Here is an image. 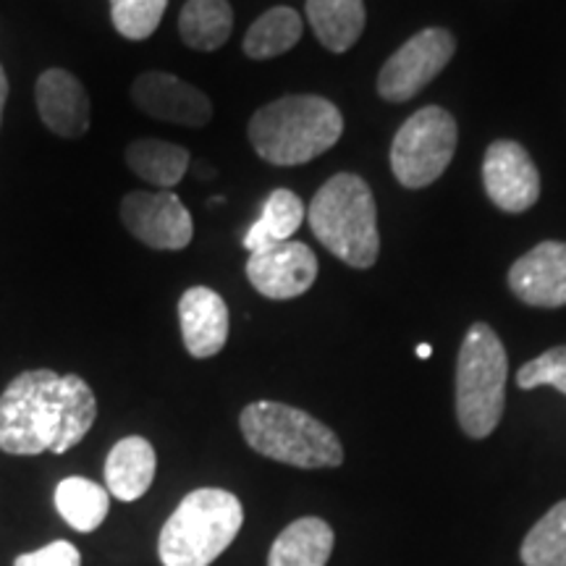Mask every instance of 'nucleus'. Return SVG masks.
I'll return each mask as SVG.
<instances>
[{
	"label": "nucleus",
	"instance_id": "nucleus-10",
	"mask_svg": "<svg viewBox=\"0 0 566 566\" xmlns=\"http://www.w3.org/2000/svg\"><path fill=\"white\" fill-rule=\"evenodd\" d=\"M247 279L268 300H296L315 286L317 258L304 242H281L250 252Z\"/></svg>",
	"mask_w": 566,
	"mask_h": 566
},
{
	"label": "nucleus",
	"instance_id": "nucleus-25",
	"mask_svg": "<svg viewBox=\"0 0 566 566\" xmlns=\"http://www.w3.org/2000/svg\"><path fill=\"white\" fill-rule=\"evenodd\" d=\"M168 0H111V19L126 40H147L160 27Z\"/></svg>",
	"mask_w": 566,
	"mask_h": 566
},
{
	"label": "nucleus",
	"instance_id": "nucleus-2",
	"mask_svg": "<svg viewBox=\"0 0 566 566\" xmlns=\"http://www.w3.org/2000/svg\"><path fill=\"white\" fill-rule=\"evenodd\" d=\"M247 134L263 160L273 166H302L342 139L344 116L321 95H289L254 113Z\"/></svg>",
	"mask_w": 566,
	"mask_h": 566
},
{
	"label": "nucleus",
	"instance_id": "nucleus-18",
	"mask_svg": "<svg viewBox=\"0 0 566 566\" xmlns=\"http://www.w3.org/2000/svg\"><path fill=\"white\" fill-rule=\"evenodd\" d=\"M126 166L139 176L142 181L153 184L160 192H171L189 168V150L166 139H134L126 147Z\"/></svg>",
	"mask_w": 566,
	"mask_h": 566
},
{
	"label": "nucleus",
	"instance_id": "nucleus-19",
	"mask_svg": "<svg viewBox=\"0 0 566 566\" xmlns=\"http://www.w3.org/2000/svg\"><path fill=\"white\" fill-rule=\"evenodd\" d=\"M307 21L323 48L346 53L365 32L363 0H307Z\"/></svg>",
	"mask_w": 566,
	"mask_h": 566
},
{
	"label": "nucleus",
	"instance_id": "nucleus-28",
	"mask_svg": "<svg viewBox=\"0 0 566 566\" xmlns=\"http://www.w3.org/2000/svg\"><path fill=\"white\" fill-rule=\"evenodd\" d=\"M9 101V76H6L3 66H0V124H3V108Z\"/></svg>",
	"mask_w": 566,
	"mask_h": 566
},
{
	"label": "nucleus",
	"instance_id": "nucleus-5",
	"mask_svg": "<svg viewBox=\"0 0 566 566\" xmlns=\"http://www.w3.org/2000/svg\"><path fill=\"white\" fill-rule=\"evenodd\" d=\"M239 424L244 441L273 462L302 470H321L344 462L342 441L334 430L296 407L281 401H254L244 407Z\"/></svg>",
	"mask_w": 566,
	"mask_h": 566
},
{
	"label": "nucleus",
	"instance_id": "nucleus-29",
	"mask_svg": "<svg viewBox=\"0 0 566 566\" xmlns=\"http://www.w3.org/2000/svg\"><path fill=\"white\" fill-rule=\"evenodd\" d=\"M417 357L428 359V357H430V344H422V346H417Z\"/></svg>",
	"mask_w": 566,
	"mask_h": 566
},
{
	"label": "nucleus",
	"instance_id": "nucleus-1",
	"mask_svg": "<svg viewBox=\"0 0 566 566\" xmlns=\"http://www.w3.org/2000/svg\"><path fill=\"white\" fill-rule=\"evenodd\" d=\"M97 420V399L80 375L27 370L0 396V451L38 457L66 454Z\"/></svg>",
	"mask_w": 566,
	"mask_h": 566
},
{
	"label": "nucleus",
	"instance_id": "nucleus-4",
	"mask_svg": "<svg viewBox=\"0 0 566 566\" xmlns=\"http://www.w3.org/2000/svg\"><path fill=\"white\" fill-rule=\"evenodd\" d=\"M244 525V509L223 488H197L160 530L163 566H210Z\"/></svg>",
	"mask_w": 566,
	"mask_h": 566
},
{
	"label": "nucleus",
	"instance_id": "nucleus-6",
	"mask_svg": "<svg viewBox=\"0 0 566 566\" xmlns=\"http://www.w3.org/2000/svg\"><path fill=\"white\" fill-rule=\"evenodd\" d=\"M506 373V349L495 331L485 323L472 325L457 357V420L470 438H488L499 428Z\"/></svg>",
	"mask_w": 566,
	"mask_h": 566
},
{
	"label": "nucleus",
	"instance_id": "nucleus-3",
	"mask_svg": "<svg viewBox=\"0 0 566 566\" xmlns=\"http://www.w3.org/2000/svg\"><path fill=\"white\" fill-rule=\"evenodd\" d=\"M307 221L317 242L342 263L359 271L375 265L380 252L378 212L365 179L336 174L325 181L310 202Z\"/></svg>",
	"mask_w": 566,
	"mask_h": 566
},
{
	"label": "nucleus",
	"instance_id": "nucleus-7",
	"mask_svg": "<svg viewBox=\"0 0 566 566\" xmlns=\"http://www.w3.org/2000/svg\"><path fill=\"white\" fill-rule=\"evenodd\" d=\"M459 129L454 116L438 105L420 108L396 132L391 171L407 189H424L441 179L457 153Z\"/></svg>",
	"mask_w": 566,
	"mask_h": 566
},
{
	"label": "nucleus",
	"instance_id": "nucleus-13",
	"mask_svg": "<svg viewBox=\"0 0 566 566\" xmlns=\"http://www.w3.org/2000/svg\"><path fill=\"white\" fill-rule=\"evenodd\" d=\"M509 286L530 307H566V242H543L509 271Z\"/></svg>",
	"mask_w": 566,
	"mask_h": 566
},
{
	"label": "nucleus",
	"instance_id": "nucleus-16",
	"mask_svg": "<svg viewBox=\"0 0 566 566\" xmlns=\"http://www.w3.org/2000/svg\"><path fill=\"white\" fill-rule=\"evenodd\" d=\"M155 470H158V457H155L153 443L147 438H122L105 459V485L118 501L132 504L150 491Z\"/></svg>",
	"mask_w": 566,
	"mask_h": 566
},
{
	"label": "nucleus",
	"instance_id": "nucleus-20",
	"mask_svg": "<svg viewBox=\"0 0 566 566\" xmlns=\"http://www.w3.org/2000/svg\"><path fill=\"white\" fill-rule=\"evenodd\" d=\"M304 218H307V208H304L300 195H294L292 189H273L268 195L260 218L244 233V250L258 252L271 244L292 242V237L300 231Z\"/></svg>",
	"mask_w": 566,
	"mask_h": 566
},
{
	"label": "nucleus",
	"instance_id": "nucleus-8",
	"mask_svg": "<svg viewBox=\"0 0 566 566\" xmlns=\"http://www.w3.org/2000/svg\"><path fill=\"white\" fill-rule=\"evenodd\" d=\"M457 40L449 30L417 32L396 51L378 74V95L388 103H407L428 87L454 59Z\"/></svg>",
	"mask_w": 566,
	"mask_h": 566
},
{
	"label": "nucleus",
	"instance_id": "nucleus-24",
	"mask_svg": "<svg viewBox=\"0 0 566 566\" xmlns=\"http://www.w3.org/2000/svg\"><path fill=\"white\" fill-rule=\"evenodd\" d=\"M520 556L525 566H566V501L530 530Z\"/></svg>",
	"mask_w": 566,
	"mask_h": 566
},
{
	"label": "nucleus",
	"instance_id": "nucleus-21",
	"mask_svg": "<svg viewBox=\"0 0 566 566\" xmlns=\"http://www.w3.org/2000/svg\"><path fill=\"white\" fill-rule=\"evenodd\" d=\"M233 30L229 0H187L179 13V34L184 45L210 53L226 45Z\"/></svg>",
	"mask_w": 566,
	"mask_h": 566
},
{
	"label": "nucleus",
	"instance_id": "nucleus-15",
	"mask_svg": "<svg viewBox=\"0 0 566 566\" xmlns=\"http://www.w3.org/2000/svg\"><path fill=\"white\" fill-rule=\"evenodd\" d=\"M179 325L187 352L195 359L216 357L229 342V307L208 286H192L179 300Z\"/></svg>",
	"mask_w": 566,
	"mask_h": 566
},
{
	"label": "nucleus",
	"instance_id": "nucleus-11",
	"mask_svg": "<svg viewBox=\"0 0 566 566\" xmlns=\"http://www.w3.org/2000/svg\"><path fill=\"white\" fill-rule=\"evenodd\" d=\"M132 101L142 113L166 124L200 129L212 118V103L195 84L166 71H145L132 84Z\"/></svg>",
	"mask_w": 566,
	"mask_h": 566
},
{
	"label": "nucleus",
	"instance_id": "nucleus-14",
	"mask_svg": "<svg viewBox=\"0 0 566 566\" xmlns=\"http://www.w3.org/2000/svg\"><path fill=\"white\" fill-rule=\"evenodd\" d=\"M34 101L42 124L55 137L80 139L90 132L92 105L84 84L66 69H48L34 84Z\"/></svg>",
	"mask_w": 566,
	"mask_h": 566
},
{
	"label": "nucleus",
	"instance_id": "nucleus-23",
	"mask_svg": "<svg viewBox=\"0 0 566 566\" xmlns=\"http://www.w3.org/2000/svg\"><path fill=\"white\" fill-rule=\"evenodd\" d=\"M302 17L286 6L265 11L244 34V53L252 61H271L289 53L302 40Z\"/></svg>",
	"mask_w": 566,
	"mask_h": 566
},
{
	"label": "nucleus",
	"instance_id": "nucleus-9",
	"mask_svg": "<svg viewBox=\"0 0 566 566\" xmlns=\"http://www.w3.org/2000/svg\"><path fill=\"white\" fill-rule=\"evenodd\" d=\"M122 223L150 250H187L195 237L192 212L174 192H129L122 200Z\"/></svg>",
	"mask_w": 566,
	"mask_h": 566
},
{
	"label": "nucleus",
	"instance_id": "nucleus-26",
	"mask_svg": "<svg viewBox=\"0 0 566 566\" xmlns=\"http://www.w3.org/2000/svg\"><path fill=\"white\" fill-rule=\"evenodd\" d=\"M516 386L533 391V388L551 386L566 396V346H554L541 357L530 359L516 373Z\"/></svg>",
	"mask_w": 566,
	"mask_h": 566
},
{
	"label": "nucleus",
	"instance_id": "nucleus-22",
	"mask_svg": "<svg viewBox=\"0 0 566 566\" xmlns=\"http://www.w3.org/2000/svg\"><path fill=\"white\" fill-rule=\"evenodd\" d=\"M55 509L76 533H92L108 516L111 493L95 480L66 478L55 488Z\"/></svg>",
	"mask_w": 566,
	"mask_h": 566
},
{
	"label": "nucleus",
	"instance_id": "nucleus-17",
	"mask_svg": "<svg viewBox=\"0 0 566 566\" xmlns=\"http://www.w3.org/2000/svg\"><path fill=\"white\" fill-rule=\"evenodd\" d=\"M334 551V530L317 516H302L275 537L268 566H325Z\"/></svg>",
	"mask_w": 566,
	"mask_h": 566
},
{
	"label": "nucleus",
	"instance_id": "nucleus-12",
	"mask_svg": "<svg viewBox=\"0 0 566 566\" xmlns=\"http://www.w3.org/2000/svg\"><path fill=\"white\" fill-rule=\"evenodd\" d=\"M485 192L504 212H525L541 197V174L522 145L499 139L488 147L483 160Z\"/></svg>",
	"mask_w": 566,
	"mask_h": 566
},
{
	"label": "nucleus",
	"instance_id": "nucleus-27",
	"mask_svg": "<svg viewBox=\"0 0 566 566\" xmlns=\"http://www.w3.org/2000/svg\"><path fill=\"white\" fill-rule=\"evenodd\" d=\"M13 566H82V554L74 543L53 541L32 554H21Z\"/></svg>",
	"mask_w": 566,
	"mask_h": 566
}]
</instances>
